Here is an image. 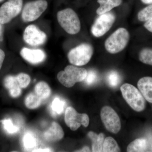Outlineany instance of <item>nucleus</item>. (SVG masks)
Instances as JSON below:
<instances>
[{
	"label": "nucleus",
	"mask_w": 152,
	"mask_h": 152,
	"mask_svg": "<svg viewBox=\"0 0 152 152\" xmlns=\"http://www.w3.org/2000/svg\"><path fill=\"white\" fill-rule=\"evenodd\" d=\"M115 19V15L112 12H109L100 15L91 28L93 35L96 37H102L110 29Z\"/></svg>",
	"instance_id": "nucleus-8"
},
{
	"label": "nucleus",
	"mask_w": 152,
	"mask_h": 152,
	"mask_svg": "<svg viewBox=\"0 0 152 152\" xmlns=\"http://www.w3.org/2000/svg\"><path fill=\"white\" fill-rule=\"evenodd\" d=\"M5 57V54L4 52L1 49H0V69L2 66Z\"/></svg>",
	"instance_id": "nucleus-31"
},
{
	"label": "nucleus",
	"mask_w": 152,
	"mask_h": 152,
	"mask_svg": "<svg viewBox=\"0 0 152 152\" xmlns=\"http://www.w3.org/2000/svg\"><path fill=\"white\" fill-rule=\"evenodd\" d=\"M46 0H36L25 4L22 13V18L25 22H32L41 16L48 8Z\"/></svg>",
	"instance_id": "nucleus-6"
},
{
	"label": "nucleus",
	"mask_w": 152,
	"mask_h": 152,
	"mask_svg": "<svg viewBox=\"0 0 152 152\" xmlns=\"http://www.w3.org/2000/svg\"><path fill=\"white\" fill-rule=\"evenodd\" d=\"M129 39V33L127 30L120 28L106 39L104 44L106 50L111 54L120 53L127 45Z\"/></svg>",
	"instance_id": "nucleus-2"
},
{
	"label": "nucleus",
	"mask_w": 152,
	"mask_h": 152,
	"mask_svg": "<svg viewBox=\"0 0 152 152\" xmlns=\"http://www.w3.org/2000/svg\"><path fill=\"white\" fill-rule=\"evenodd\" d=\"M94 53V48L91 44L84 43L72 49L68 53L69 61L76 66L87 64L90 61Z\"/></svg>",
	"instance_id": "nucleus-5"
},
{
	"label": "nucleus",
	"mask_w": 152,
	"mask_h": 152,
	"mask_svg": "<svg viewBox=\"0 0 152 152\" xmlns=\"http://www.w3.org/2000/svg\"><path fill=\"white\" fill-rule=\"evenodd\" d=\"M21 56L31 64H39L43 61L46 58L45 52L40 49H30L23 48L20 51Z\"/></svg>",
	"instance_id": "nucleus-12"
},
{
	"label": "nucleus",
	"mask_w": 152,
	"mask_h": 152,
	"mask_svg": "<svg viewBox=\"0 0 152 152\" xmlns=\"http://www.w3.org/2000/svg\"><path fill=\"white\" fill-rule=\"evenodd\" d=\"M51 93L50 88L45 82L38 83L35 87V93L42 100L46 99Z\"/></svg>",
	"instance_id": "nucleus-19"
},
{
	"label": "nucleus",
	"mask_w": 152,
	"mask_h": 152,
	"mask_svg": "<svg viewBox=\"0 0 152 152\" xmlns=\"http://www.w3.org/2000/svg\"><path fill=\"white\" fill-rule=\"evenodd\" d=\"M137 86L146 100L152 104V77H145L138 81Z\"/></svg>",
	"instance_id": "nucleus-13"
},
{
	"label": "nucleus",
	"mask_w": 152,
	"mask_h": 152,
	"mask_svg": "<svg viewBox=\"0 0 152 152\" xmlns=\"http://www.w3.org/2000/svg\"><path fill=\"white\" fill-rule=\"evenodd\" d=\"M19 85L21 88H26L29 84L31 78L27 74L20 73L16 76Z\"/></svg>",
	"instance_id": "nucleus-29"
},
{
	"label": "nucleus",
	"mask_w": 152,
	"mask_h": 152,
	"mask_svg": "<svg viewBox=\"0 0 152 152\" xmlns=\"http://www.w3.org/2000/svg\"><path fill=\"white\" fill-rule=\"evenodd\" d=\"M4 85L8 90L11 96L13 98L19 97L21 94V88L20 87L16 76L9 75L5 78Z\"/></svg>",
	"instance_id": "nucleus-15"
},
{
	"label": "nucleus",
	"mask_w": 152,
	"mask_h": 152,
	"mask_svg": "<svg viewBox=\"0 0 152 152\" xmlns=\"http://www.w3.org/2000/svg\"><path fill=\"white\" fill-rule=\"evenodd\" d=\"M148 146L146 139L139 138L133 141L128 145L127 151L129 152H144Z\"/></svg>",
	"instance_id": "nucleus-18"
},
{
	"label": "nucleus",
	"mask_w": 152,
	"mask_h": 152,
	"mask_svg": "<svg viewBox=\"0 0 152 152\" xmlns=\"http://www.w3.org/2000/svg\"><path fill=\"white\" fill-rule=\"evenodd\" d=\"M65 122L72 131H76L82 125L87 127L89 124V118L86 114L79 113L72 107H68L65 114Z\"/></svg>",
	"instance_id": "nucleus-10"
},
{
	"label": "nucleus",
	"mask_w": 152,
	"mask_h": 152,
	"mask_svg": "<svg viewBox=\"0 0 152 152\" xmlns=\"http://www.w3.org/2000/svg\"><path fill=\"white\" fill-rule=\"evenodd\" d=\"M88 71L84 68L69 65L64 70L60 72L57 75L59 81L67 88L73 86L77 82L84 80L86 77Z\"/></svg>",
	"instance_id": "nucleus-3"
},
{
	"label": "nucleus",
	"mask_w": 152,
	"mask_h": 152,
	"mask_svg": "<svg viewBox=\"0 0 152 152\" xmlns=\"http://www.w3.org/2000/svg\"><path fill=\"white\" fill-rule=\"evenodd\" d=\"M57 17L60 26L68 34L75 35L80 31V21L72 9L66 8L59 11Z\"/></svg>",
	"instance_id": "nucleus-1"
},
{
	"label": "nucleus",
	"mask_w": 152,
	"mask_h": 152,
	"mask_svg": "<svg viewBox=\"0 0 152 152\" xmlns=\"http://www.w3.org/2000/svg\"><path fill=\"white\" fill-rule=\"evenodd\" d=\"M139 58L141 62L146 64L152 66V49H142L140 52Z\"/></svg>",
	"instance_id": "nucleus-25"
},
{
	"label": "nucleus",
	"mask_w": 152,
	"mask_h": 152,
	"mask_svg": "<svg viewBox=\"0 0 152 152\" xmlns=\"http://www.w3.org/2000/svg\"><path fill=\"white\" fill-rule=\"evenodd\" d=\"M97 2L100 7L96 12L100 15L109 12L114 8L119 6L122 3V0H97Z\"/></svg>",
	"instance_id": "nucleus-16"
},
{
	"label": "nucleus",
	"mask_w": 152,
	"mask_h": 152,
	"mask_svg": "<svg viewBox=\"0 0 152 152\" xmlns=\"http://www.w3.org/2000/svg\"><path fill=\"white\" fill-rule=\"evenodd\" d=\"M64 131L58 123L54 122L48 130L44 134L45 139L48 142H56L61 140L64 137Z\"/></svg>",
	"instance_id": "nucleus-14"
},
{
	"label": "nucleus",
	"mask_w": 152,
	"mask_h": 152,
	"mask_svg": "<svg viewBox=\"0 0 152 152\" xmlns=\"http://www.w3.org/2000/svg\"><path fill=\"white\" fill-rule=\"evenodd\" d=\"M101 118L106 129L109 132L117 134L121 130V124L116 112L109 106H105L101 110Z\"/></svg>",
	"instance_id": "nucleus-9"
},
{
	"label": "nucleus",
	"mask_w": 152,
	"mask_h": 152,
	"mask_svg": "<svg viewBox=\"0 0 152 152\" xmlns=\"http://www.w3.org/2000/svg\"><path fill=\"white\" fill-rule=\"evenodd\" d=\"M144 26L148 31L152 33V18L146 21Z\"/></svg>",
	"instance_id": "nucleus-30"
},
{
	"label": "nucleus",
	"mask_w": 152,
	"mask_h": 152,
	"mask_svg": "<svg viewBox=\"0 0 152 152\" xmlns=\"http://www.w3.org/2000/svg\"><path fill=\"white\" fill-rule=\"evenodd\" d=\"M123 97L131 107L140 112L145 108V99L139 90L130 84L125 83L121 87Z\"/></svg>",
	"instance_id": "nucleus-4"
},
{
	"label": "nucleus",
	"mask_w": 152,
	"mask_h": 152,
	"mask_svg": "<svg viewBox=\"0 0 152 152\" xmlns=\"http://www.w3.org/2000/svg\"><path fill=\"white\" fill-rule=\"evenodd\" d=\"M42 100L35 93H31L26 98L25 104L30 109H34L40 105Z\"/></svg>",
	"instance_id": "nucleus-20"
},
{
	"label": "nucleus",
	"mask_w": 152,
	"mask_h": 152,
	"mask_svg": "<svg viewBox=\"0 0 152 152\" xmlns=\"http://www.w3.org/2000/svg\"><path fill=\"white\" fill-rule=\"evenodd\" d=\"M141 1L144 4H152V0H141Z\"/></svg>",
	"instance_id": "nucleus-34"
},
{
	"label": "nucleus",
	"mask_w": 152,
	"mask_h": 152,
	"mask_svg": "<svg viewBox=\"0 0 152 152\" xmlns=\"http://www.w3.org/2000/svg\"><path fill=\"white\" fill-rule=\"evenodd\" d=\"M33 152H50L51 150L49 149H38L34 150Z\"/></svg>",
	"instance_id": "nucleus-32"
},
{
	"label": "nucleus",
	"mask_w": 152,
	"mask_h": 152,
	"mask_svg": "<svg viewBox=\"0 0 152 152\" xmlns=\"http://www.w3.org/2000/svg\"><path fill=\"white\" fill-rule=\"evenodd\" d=\"M138 19L140 21H147L152 18V4L144 8L138 13Z\"/></svg>",
	"instance_id": "nucleus-26"
},
{
	"label": "nucleus",
	"mask_w": 152,
	"mask_h": 152,
	"mask_svg": "<svg viewBox=\"0 0 152 152\" xmlns=\"http://www.w3.org/2000/svg\"><path fill=\"white\" fill-rule=\"evenodd\" d=\"M24 147L27 150H31L37 145V139L33 134L27 133L23 137Z\"/></svg>",
	"instance_id": "nucleus-23"
},
{
	"label": "nucleus",
	"mask_w": 152,
	"mask_h": 152,
	"mask_svg": "<svg viewBox=\"0 0 152 152\" xmlns=\"http://www.w3.org/2000/svg\"><path fill=\"white\" fill-rule=\"evenodd\" d=\"M1 24L0 23V39H1L3 34V27Z\"/></svg>",
	"instance_id": "nucleus-35"
},
{
	"label": "nucleus",
	"mask_w": 152,
	"mask_h": 152,
	"mask_svg": "<svg viewBox=\"0 0 152 152\" xmlns=\"http://www.w3.org/2000/svg\"><path fill=\"white\" fill-rule=\"evenodd\" d=\"M4 129L9 134H15L19 131L18 127L14 125L10 119H7L1 121Z\"/></svg>",
	"instance_id": "nucleus-27"
},
{
	"label": "nucleus",
	"mask_w": 152,
	"mask_h": 152,
	"mask_svg": "<svg viewBox=\"0 0 152 152\" xmlns=\"http://www.w3.org/2000/svg\"><path fill=\"white\" fill-rule=\"evenodd\" d=\"M23 0H8L0 7V23L5 24L18 15L22 10Z\"/></svg>",
	"instance_id": "nucleus-7"
},
{
	"label": "nucleus",
	"mask_w": 152,
	"mask_h": 152,
	"mask_svg": "<svg viewBox=\"0 0 152 152\" xmlns=\"http://www.w3.org/2000/svg\"><path fill=\"white\" fill-rule=\"evenodd\" d=\"M88 135L92 142V151L103 152V147L104 140V134L100 133L98 135L94 132H90Z\"/></svg>",
	"instance_id": "nucleus-17"
},
{
	"label": "nucleus",
	"mask_w": 152,
	"mask_h": 152,
	"mask_svg": "<svg viewBox=\"0 0 152 152\" xmlns=\"http://www.w3.org/2000/svg\"><path fill=\"white\" fill-rule=\"evenodd\" d=\"M47 39L46 34L34 25L28 26L24 32V40L31 46H39L43 45Z\"/></svg>",
	"instance_id": "nucleus-11"
},
{
	"label": "nucleus",
	"mask_w": 152,
	"mask_h": 152,
	"mask_svg": "<svg viewBox=\"0 0 152 152\" xmlns=\"http://www.w3.org/2000/svg\"><path fill=\"white\" fill-rule=\"evenodd\" d=\"M106 79L109 86L113 88L118 87L121 81V76L115 71H111L109 72L107 75Z\"/></svg>",
	"instance_id": "nucleus-22"
},
{
	"label": "nucleus",
	"mask_w": 152,
	"mask_h": 152,
	"mask_svg": "<svg viewBox=\"0 0 152 152\" xmlns=\"http://www.w3.org/2000/svg\"><path fill=\"white\" fill-rule=\"evenodd\" d=\"M4 0H0V3L2 2Z\"/></svg>",
	"instance_id": "nucleus-36"
},
{
	"label": "nucleus",
	"mask_w": 152,
	"mask_h": 152,
	"mask_svg": "<svg viewBox=\"0 0 152 152\" xmlns=\"http://www.w3.org/2000/svg\"><path fill=\"white\" fill-rule=\"evenodd\" d=\"M65 102L60 98L56 97L53 99L51 104L52 113L54 115H60L64 110Z\"/></svg>",
	"instance_id": "nucleus-24"
},
{
	"label": "nucleus",
	"mask_w": 152,
	"mask_h": 152,
	"mask_svg": "<svg viewBox=\"0 0 152 152\" xmlns=\"http://www.w3.org/2000/svg\"><path fill=\"white\" fill-rule=\"evenodd\" d=\"M121 151V149L116 141L113 137H107L104 139L103 152H117Z\"/></svg>",
	"instance_id": "nucleus-21"
},
{
	"label": "nucleus",
	"mask_w": 152,
	"mask_h": 152,
	"mask_svg": "<svg viewBox=\"0 0 152 152\" xmlns=\"http://www.w3.org/2000/svg\"><path fill=\"white\" fill-rule=\"evenodd\" d=\"M78 152H90V149L88 147L86 146L84 147L82 149L78 151Z\"/></svg>",
	"instance_id": "nucleus-33"
},
{
	"label": "nucleus",
	"mask_w": 152,
	"mask_h": 152,
	"mask_svg": "<svg viewBox=\"0 0 152 152\" xmlns=\"http://www.w3.org/2000/svg\"><path fill=\"white\" fill-rule=\"evenodd\" d=\"M98 75L97 72L94 70H90L88 72L86 77L84 80L85 83L88 86L94 84L97 81Z\"/></svg>",
	"instance_id": "nucleus-28"
}]
</instances>
